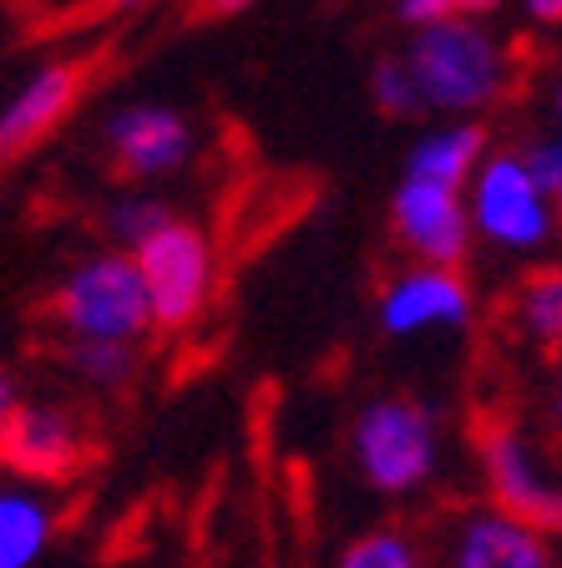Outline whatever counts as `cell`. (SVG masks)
Returning a JSON list of instances; mask_svg holds the SVG:
<instances>
[{
    "instance_id": "6da1fadb",
    "label": "cell",
    "mask_w": 562,
    "mask_h": 568,
    "mask_svg": "<svg viewBox=\"0 0 562 568\" xmlns=\"http://www.w3.org/2000/svg\"><path fill=\"white\" fill-rule=\"evenodd\" d=\"M406 67L416 77L421 106L446 112V118H471L481 106H492L512 82V61H507L502 41L471 16L416 26Z\"/></svg>"
},
{
    "instance_id": "7a4b0ae2",
    "label": "cell",
    "mask_w": 562,
    "mask_h": 568,
    "mask_svg": "<svg viewBox=\"0 0 562 568\" xmlns=\"http://www.w3.org/2000/svg\"><path fill=\"white\" fill-rule=\"evenodd\" d=\"M471 234L507 254H532L558 229V203L548 199L528 153H487L467 183Z\"/></svg>"
},
{
    "instance_id": "3957f363",
    "label": "cell",
    "mask_w": 562,
    "mask_h": 568,
    "mask_svg": "<svg viewBox=\"0 0 562 568\" xmlns=\"http://www.w3.org/2000/svg\"><path fill=\"white\" fill-rule=\"evenodd\" d=\"M436 452L441 437H436L431 406L410 396H380L355 422V462L380 497L421 493L436 473Z\"/></svg>"
},
{
    "instance_id": "277c9868",
    "label": "cell",
    "mask_w": 562,
    "mask_h": 568,
    "mask_svg": "<svg viewBox=\"0 0 562 568\" xmlns=\"http://www.w3.org/2000/svg\"><path fill=\"white\" fill-rule=\"evenodd\" d=\"M57 320L67 325V335H86V341H137L153 325L137 260L132 254L82 260L57 290Z\"/></svg>"
},
{
    "instance_id": "5b68a950",
    "label": "cell",
    "mask_w": 562,
    "mask_h": 568,
    "mask_svg": "<svg viewBox=\"0 0 562 568\" xmlns=\"http://www.w3.org/2000/svg\"><path fill=\"white\" fill-rule=\"evenodd\" d=\"M132 260L147 284V305H153V325L163 331H187L193 320L208 310L213 295V248L193 224L167 213L153 234L132 248Z\"/></svg>"
},
{
    "instance_id": "8992f818",
    "label": "cell",
    "mask_w": 562,
    "mask_h": 568,
    "mask_svg": "<svg viewBox=\"0 0 562 568\" xmlns=\"http://www.w3.org/2000/svg\"><path fill=\"white\" fill-rule=\"evenodd\" d=\"M481 467H487V487H492L497 508H507L512 518L542 532H562V473L528 432L492 426L481 442Z\"/></svg>"
},
{
    "instance_id": "52a82bcc",
    "label": "cell",
    "mask_w": 562,
    "mask_h": 568,
    "mask_svg": "<svg viewBox=\"0 0 562 568\" xmlns=\"http://www.w3.org/2000/svg\"><path fill=\"white\" fill-rule=\"evenodd\" d=\"M390 224H396V239L421 264H461V254L471 244L467 189L406 173L396 189V203H390Z\"/></svg>"
},
{
    "instance_id": "ba28073f",
    "label": "cell",
    "mask_w": 562,
    "mask_h": 568,
    "mask_svg": "<svg viewBox=\"0 0 562 568\" xmlns=\"http://www.w3.org/2000/svg\"><path fill=\"white\" fill-rule=\"evenodd\" d=\"M446 568H562L552 532L512 518L507 508H477L446 532Z\"/></svg>"
},
{
    "instance_id": "9c48e42d",
    "label": "cell",
    "mask_w": 562,
    "mask_h": 568,
    "mask_svg": "<svg viewBox=\"0 0 562 568\" xmlns=\"http://www.w3.org/2000/svg\"><path fill=\"white\" fill-rule=\"evenodd\" d=\"M471 320V290L457 274V264H416L396 274L380 295V325L390 335H426L457 331Z\"/></svg>"
},
{
    "instance_id": "30bf717a",
    "label": "cell",
    "mask_w": 562,
    "mask_h": 568,
    "mask_svg": "<svg viewBox=\"0 0 562 568\" xmlns=\"http://www.w3.org/2000/svg\"><path fill=\"white\" fill-rule=\"evenodd\" d=\"M106 142H112V158H117V168L127 178H167L193 153L187 122L177 118L173 106H157V102L117 112L112 128H106Z\"/></svg>"
},
{
    "instance_id": "8fae6325",
    "label": "cell",
    "mask_w": 562,
    "mask_h": 568,
    "mask_svg": "<svg viewBox=\"0 0 562 568\" xmlns=\"http://www.w3.org/2000/svg\"><path fill=\"white\" fill-rule=\"evenodd\" d=\"M0 457L16 477H61L82 462V426L61 406H16V416L0 432Z\"/></svg>"
},
{
    "instance_id": "7c38bea8",
    "label": "cell",
    "mask_w": 562,
    "mask_h": 568,
    "mask_svg": "<svg viewBox=\"0 0 562 568\" xmlns=\"http://www.w3.org/2000/svg\"><path fill=\"white\" fill-rule=\"evenodd\" d=\"M76 82H82V71L71 61H51V67L35 71L31 82L0 106V158H16L47 138L76 102Z\"/></svg>"
},
{
    "instance_id": "4fadbf2b",
    "label": "cell",
    "mask_w": 562,
    "mask_h": 568,
    "mask_svg": "<svg viewBox=\"0 0 562 568\" xmlns=\"http://www.w3.org/2000/svg\"><path fill=\"white\" fill-rule=\"evenodd\" d=\"M51 503L31 477H0V568H31L51 544Z\"/></svg>"
},
{
    "instance_id": "5bb4252c",
    "label": "cell",
    "mask_w": 562,
    "mask_h": 568,
    "mask_svg": "<svg viewBox=\"0 0 562 568\" xmlns=\"http://www.w3.org/2000/svg\"><path fill=\"white\" fill-rule=\"evenodd\" d=\"M481 158H487V138H481V128L457 122V128H441V132H431V138L416 142L406 173H421V178H436V183H457V189H467Z\"/></svg>"
},
{
    "instance_id": "9a60e30c",
    "label": "cell",
    "mask_w": 562,
    "mask_h": 568,
    "mask_svg": "<svg viewBox=\"0 0 562 568\" xmlns=\"http://www.w3.org/2000/svg\"><path fill=\"white\" fill-rule=\"evenodd\" d=\"M517 331L542 351H562V270L528 274L517 295Z\"/></svg>"
},
{
    "instance_id": "2e32d148",
    "label": "cell",
    "mask_w": 562,
    "mask_h": 568,
    "mask_svg": "<svg viewBox=\"0 0 562 568\" xmlns=\"http://www.w3.org/2000/svg\"><path fill=\"white\" fill-rule=\"evenodd\" d=\"M71 366L82 371L96 386H122L137 366V351L132 341H86V335H71Z\"/></svg>"
},
{
    "instance_id": "e0dca14e",
    "label": "cell",
    "mask_w": 562,
    "mask_h": 568,
    "mask_svg": "<svg viewBox=\"0 0 562 568\" xmlns=\"http://www.w3.org/2000/svg\"><path fill=\"white\" fill-rule=\"evenodd\" d=\"M340 568H426L421 548L396 528H375L340 554Z\"/></svg>"
},
{
    "instance_id": "ac0fdd59",
    "label": "cell",
    "mask_w": 562,
    "mask_h": 568,
    "mask_svg": "<svg viewBox=\"0 0 562 568\" xmlns=\"http://www.w3.org/2000/svg\"><path fill=\"white\" fill-rule=\"evenodd\" d=\"M370 92H375V106H380V112H390V118H416V112H426L421 92H416V77H410V67H406V57L375 61Z\"/></svg>"
},
{
    "instance_id": "d6986e66",
    "label": "cell",
    "mask_w": 562,
    "mask_h": 568,
    "mask_svg": "<svg viewBox=\"0 0 562 568\" xmlns=\"http://www.w3.org/2000/svg\"><path fill=\"white\" fill-rule=\"evenodd\" d=\"M163 219H167L163 203H153V199H127V203H117V209L106 213V234L117 239L122 248H137L142 239H147L157 224H163Z\"/></svg>"
},
{
    "instance_id": "ffe728a7",
    "label": "cell",
    "mask_w": 562,
    "mask_h": 568,
    "mask_svg": "<svg viewBox=\"0 0 562 568\" xmlns=\"http://www.w3.org/2000/svg\"><path fill=\"white\" fill-rule=\"evenodd\" d=\"M528 163H532V173L542 178L548 199L558 203V213H562V106H558V122H552V132H542V138L528 148Z\"/></svg>"
},
{
    "instance_id": "44dd1931",
    "label": "cell",
    "mask_w": 562,
    "mask_h": 568,
    "mask_svg": "<svg viewBox=\"0 0 562 568\" xmlns=\"http://www.w3.org/2000/svg\"><path fill=\"white\" fill-rule=\"evenodd\" d=\"M497 0H400L406 26H426V21H451V16H481L492 11Z\"/></svg>"
},
{
    "instance_id": "7402d4cb",
    "label": "cell",
    "mask_w": 562,
    "mask_h": 568,
    "mask_svg": "<svg viewBox=\"0 0 562 568\" xmlns=\"http://www.w3.org/2000/svg\"><path fill=\"white\" fill-rule=\"evenodd\" d=\"M522 6H528L532 21H542V26H562V0H522Z\"/></svg>"
},
{
    "instance_id": "603a6c76",
    "label": "cell",
    "mask_w": 562,
    "mask_h": 568,
    "mask_svg": "<svg viewBox=\"0 0 562 568\" xmlns=\"http://www.w3.org/2000/svg\"><path fill=\"white\" fill-rule=\"evenodd\" d=\"M198 6V16H238V11H248L254 0H193Z\"/></svg>"
},
{
    "instance_id": "cb8c5ba5",
    "label": "cell",
    "mask_w": 562,
    "mask_h": 568,
    "mask_svg": "<svg viewBox=\"0 0 562 568\" xmlns=\"http://www.w3.org/2000/svg\"><path fill=\"white\" fill-rule=\"evenodd\" d=\"M16 406H21V396H16L11 376H0V432H6V422L16 416Z\"/></svg>"
},
{
    "instance_id": "d4e9b609",
    "label": "cell",
    "mask_w": 562,
    "mask_h": 568,
    "mask_svg": "<svg viewBox=\"0 0 562 568\" xmlns=\"http://www.w3.org/2000/svg\"><path fill=\"white\" fill-rule=\"evenodd\" d=\"M137 6H153V0H92L86 16H112V11H137Z\"/></svg>"
},
{
    "instance_id": "484cf974",
    "label": "cell",
    "mask_w": 562,
    "mask_h": 568,
    "mask_svg": "<svg viewBox=\"0 0 562 568\" xmlns=\"http://www.w3.org/2000/svg\"><path fill=\"white\" fill-rule=\"evenodd\" d=\"M552 422L562 432V366H558V381H552Z\"/></svg>"
}]
</instances>
